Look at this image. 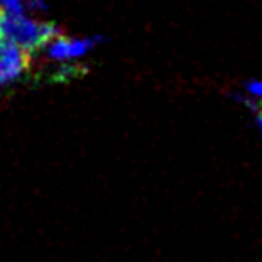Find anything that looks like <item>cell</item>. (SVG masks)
Here are the masks:
<instances>
[{"instance_id": "6da1fadb", "label": "cell", "mask_w": 262, "mask_h": 262, "mask_svg": "<svg viewBox=\"0 0 262 262\" xmlns=\"http://www.w3.org/2000/svg\"><path fill=\"white\" fill-rule=\"evenodd\" d=\"M59 34L61 31L54 24L38 22V20L27 18L26 15H8V13L2 15V36L22 47L29 54L40 51Z\"/></svg>"}, {"instance_id": "7a4b0ae2", "label": "cell", "mask_w": 262, "mask_h": 262, "mask_svg": "<svg viewBox=\"0 0 262 262\" xmlns=\"http://www.w3.org/2000/svg\"><path fill=\"white\" fill-rule=\"evenodd\" d=\"M29 69V52L16 43L0 38V84L16 81Z\"/></svg>"}, {"instance_id": "3957f363", "label": "cell", "mask_w": 262, "mask_h": 262, "mask_svg": "<svg viewBox=\"0 0 262 262\" xmlns=\"http://www.w3.org/2000/svg\"><path fill=\"white\" fill-rule=\"evenodd\" d=\"M95 45L97 38H65L59 34L45 45V52L52 61H74L88 54Z\"/></svg>"}, {"instance_id": "277c9868", "label": "cell", "mask_w": 262, "mask_h": 262, "mask_svg": "<svg viewBox=\"0 0 262 262\" xmlns=\"http://www.w3.org/2000/svg\"><path fill=\"white\" fill-rule=\"evenodd\" d=\"M0 8L8 15H24L22 0H0Z\"/></svg>"}, {"instance_id": "5b68a950", "label": "cell", "mask_w": 262, "mask_h": 262, "mask_svg": "<svg viewBox=\"0 0 262 262\" xmlns=\"http://www.w3.org/2000/svg\"><path fill=\"white\" fill-rule=\"evenodd\" d=\"M246 94L250 99H253V101H258L260 99L262 101V79H251L246 83Z\"/></svg>"}, {"instance_id": "8992f818", "label": "cell", "mask_w": 262, "mask_h": 262, "mask_svg": "<svg viewBox=\"0 0 262 262\" xmlns=\"http://www.w3.org/2000/svg\"><path fill=\"white\" fill-rule=\"evenodd\" d=\"M257 124H258V127H260V129H262V112L257 115Z\"/></svg>"}, {"instance_id": "52a82bcc", "label": "cell", "mask_w": 262, "mask_h": 262, "mask_svg": "<svg viewBox=\"0 0 262 262\" xmlns=\"http://www.w3.org/2000/svg\"><path fill=\"white\" fill-rule=\"evenodd\" d=\"M2 15H4V13L0 11V38H2Z\"/></svg>"}]
</instances>
